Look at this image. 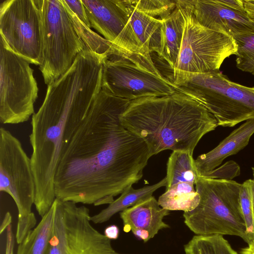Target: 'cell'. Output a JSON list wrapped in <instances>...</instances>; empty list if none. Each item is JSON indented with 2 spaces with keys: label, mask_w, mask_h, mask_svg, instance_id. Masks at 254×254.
<instances>
[{
  "label": "cell",
  "mask_w": 254,
  "mask_h": 254,
  "mask_svg": "<svg viewBox=\"0 0 254 254\" xmlns=\"http://www.w3.org/2000/svg\"><path fill=\"white\" fill-rule=\"evenodd\" d=\"M130 101L101 90L61 155L54 177L57 198L109 204L142 178L151 157L148 147L120 119Z\"/></svg>",
  "instance_id": "obj_1"
},
{
  "label": "cell",
  "mask_w": 254,
  "mask_h": 254,
  "mask_svg": "<svg viewBox=\"0 0 254 254\" xmlns=\"http://www.w3.org/2000/svg\"><path fill=\"white\" fill-rule=\"evenodd\" d=\"M101 90L89 71L72 66L48 85L44 100L32 117L29 135L36 184L34 205L44 214L56 198L54 177L61 155Z\"/></svg>",
  "instance_id": "obj_2"
},
{
  "label": "cell",
  "mask_w": 254,
  "mask_h": 254,
  "mask_svg": "<svg viewBox=\"0 0 254 254\" xmlns=\"http://www.w3.org/2000/svg\"><path fill=\"white\" fill-rule=\"evenodd\" d=\"M120 119L145 142L151 157L165 150L193 154L201 138L218 127L203 105L179 91L131 100Z\"/></svg>",
  "instance_id": "obj_3"
},
{
  "label": "cell",
  "mask_w": 254,
  "mask_h": 254,
  "mask_svg": "<svg viewBox=\"0 0 254 254\" xmlns=\"http://www.w3.org/2000/svg\"><path fill=\"white\" fill-rule=\"evenodd\" d=\"M168 79L177 91L197 101L211 113L218 126L233 127L254 120V86L233 82L219 70L173 73Z\"/></svg>",
  "instance_id": "obj_4"
},
{
  "label": "cell",
  "mask_w": 254,
  "mask_h": 254,
  "mask_svg": "<svg viewBox=\"0 0 254 254\" xmlns=\"http://www.w3.org/2000/svg\"><path fill=\"white\" fill-rule=\"evenodd\" d=\"M195 190L200 199L192 210L184 212V223L197 235H232L246 240L241 212L242 184L233 180L197 176Z\"/></svg>",
  "instance_id": "obj_5"
},
{
  "label": "cell",
  "mask_w": 254,
  "mask_h": 254,
  "mask_svg": "<svg viewBox=\"0 0 254 254\" xmlns=\"http://www.w3.org/2000/svg\"><path fill=\"white\" fill-rule=\"evenodd\" d=\"M52 206L53 224L44 254H128L117 252L93 226L87 207L57 198Z\"/></svg>",
  "instance_id": "obj_6"
},
{
  "label": "cell",
  "mask_w": 254,
  "mask_h": 254,
  "mask_svg": "<svg viewBox=\"0 0 254 254\" xmlns=\"http://www.w3.org/2000/svg\"><path fill=\"white\" fill-rule=\"evenodd\" d=\"M0 191L8 194L17 206L15 235L22 239L37 225L32 212L36 195L35 178L31 158L20 141L2 127L0 128Z\"/></svg>",
  "instance_id": "obj_7"
},
{
  "label": "cell",
  "mask_w": 254,
  "mask_h": 254,
  "mask_svg": "<svg viewBox=\"0 0 254 254\" xmlns=\"http://www.w3.org/2000/svg\"><path fill=\"white\" fill-rule=\"evenodd\" d=\"M38 3L43 56L39 69L49 85L71 66L86 45L76 33L63 0H38Z\"/></svg>",
  "instance_id": "obj_8"
},
{
  "label": "cell",
  "mask_w": 254,
  "mask_h": 254,
  "mask_svg": "<svg viewBox=\"0 0 254 254\" xmlns=\"http://www.w3.org/2000/svg\"><path fill=\"white\" fill-rule=\"evenodd\" d=\"M101 89L130 101L170 95L176 86L163 76L152 58L137 54L112 55L103 64Z\"/></svg>",
  "instance_id": "obj_9"
},
{
  "label": "cell",
  "mask_w": 254,
  "mask_h": 254,
  "mask_svg": "<svg viewBox=\"0 0 254 254\" xmlns=\"http://www.w3.org/2000/svg\"><path fill=\"white\" fill-rule=\"evenodd\" d=\"M185 19L182 42L173 73H207L219 70L224 61L237 51L235 40L201 25L185 0H177Z\"/></svg>",
  "instance_id": "obj_10"
},
{
  "label": "cell",
  "mask_w": 254,
  "mask_h": 254,
  "mask_svg": "<svg viewBox=\"0 0 254 254\" xmlns=\"http://www.w3.org/2000/svg\"><path fill=\"white\" fill-rule=\"evenodd\" d=\"M0 121L18 124L35 113L38 88L30 63L0 40Z\"/></svg>",
  "instance_id": "obj_11"
},
{
  "label": "cell",
  "mask_w": 254,
  "mask_h": 254,
  "mask_svg": "<svg viewBox=\"0 0 254 254\" xmlns=\"http://www.w3.org/2000/svg\"><path fill=\"white\" fill-rule=\"evenodd\" d=\"M0 34L15 54L30 64H42V20L38 0L2 1Z\"/></svg>",
  "instance_id": "obj_12"
},
{
  "label": "cell",
  "mask_w": 254,
  "mask_h": 254,
  "mask_svg": "<svg viewBox=\"0 0 254 254\" xmlns=\"http://www.w3.org/2000/svg\"><path fill=\"white\" fill-rule=\"evenodd\" d=\"M202 26L233 37L254 34V20L247 13L231 8L220 0H185Z\"/></svg>",
  "instance_id": "obj_13"
},
{
  "label": "cell",
  "mask_w": 254,
  "mask_h": 254,
  "mask_svg": "<svg viewBox=\"0 0 254 254\" xmlns=\"http://www.w3.org/2000/svg\"><path fill=\"white\" fill-rule=\"evenodd\" d=\"M128 7V21L115 44L124 54H137L151 58L150 54L158 53L162 40V22L136 9L125 0Z\"/></svg>",
  "instance_id": "obj_14"
},
{
  "label": "cell",
  "mask_w": 254,
  "mask_h": 254,
  "mask_svg": "<svg viewBox=\"0 0 254 254\" xmlns=\"http://www.w3.org/2000/svg\"><path fill=\"white\" fill-rule=\"evenodd\" d=\"M169 214L152 195L121 211L120 215L124 231H131L137 239L146 243L159 231L170 227L163 221Z\"/></svg>",
  "instance_id": "obj_15"
},
{
  "label": "cell",
  "mask_w": 254,
  "mask_h": 254,
  "mask_svg": "<svg viewBox=\"0 0 254 254\" xmlns=\"http://www.w3.org/2000/svg\"><path fill=\"white\" fill-rule=\"evenodd\" d=\"M91 27L114 45L129 17L125 0H82Z\"/></svg>",
  "instance_id": "obj_16"
},
{
  "label": "cell",
  "mask_w": 254,
  "mask_h": 254,
  "mask_svg": "<svg viewBox=\"0 0 254 254\" xmlns=\"http://www.w3.org/2000/svg\"><path fill=\"white\" fill-rule=\"evenodd\" d=\"M254 133V120L246 121L212 150L194 160L198 176H203L220 166L225 159L236 154L249 144Z\"/></svg>",
  "instance_id": "obj_17"
},
{
  "label": "cell",
  "mask_w": 254,
  "mask_h": 254,
  "mask_svg": "<svg viewBox=\"0 0 254 254\" xmlns=\"http://www.w3.org/2000/svg\"><path fill=\"white\" fill-rule=\"evenodd\" d=\"M161 20L162 40L157 54L173 71L181 47L185 19L181 9L176 5L174 11Z\"/></svg>",
  "instance_id": "obj_18"
},
{
  "label": "cell",
  "mask_w": 254,
  "mask_h": 254,
  "mask_svg": "<svg viewBox=\"0 0 254 254\" xmlns=\"http://www.w3.org/2000/svg\"><path fill=\"white\" fill-rule=\"evenodd\" d=\"M165 177L152 185L134 189L130 186L125 190L120 196L98 213L91 216L90 220L94 224H101L109 220L115 214L133 206L138 201L152 196L153 192L162 187H166Z\"/></svg>",
  "instance_id": "obj_19"
},
{
  "label": "cell",
  "mask_w": 254,
  "mask_h": 254,
  "mask_svg": "<svg viewBox=\"0 0 254 254\" xmlns=\"http://www.w3.org/2000/svg\"><path fill=\"white\" fill-rule=\"evenodd\" d=\"M193 184L180 183L166 189L158 202L160 206L169 211L182 210L184 212L194 209L199 202V195Z\"/></svg>",
  "instance_id": "obj_20"
},
{
  "label": "cell",
  "mask_w": 254,
  "mask_h": 254,
  "mask_svg": "<svg viewBox=\"0 0 254 254\" xmlns=\"http://www.w3.org/2000/svg\"><path fill=\"white\" fill-rule=\"evenodd\" d=\"M197 176L193 154L189 152L173 151L167 163L166 189L180 183L195 185Z\"/></svg>",
  "instance_id": "obj_21"
},
{
  "label": "cell",
  "mask_w": 254,
  "mask_h": 254,
  "mask_svg": "<svg viewBox=\"0 0 254 254\" xmlns=\"http://www.w3.org/2000/svg\"><path fill=\"white\" fill-rule=\"evenodd\" d=\"M53 220L52 206L23 241L18 244L16 254H44Z\"/></svg>",
  "instance_id": "obj_22"
},
{
  "label": "cell",
  "mask_w": 254,
  "mask_h": 254,
  "mask_svg": "<svg viewBox=\"0 0 254 254\" xmlns=\"http://www.w3.org/2000/svg\"><path fill=\"white\" fill-rule=\"evenodd\" d=\"M184 248L185 254H238L221 235H195Z\"/></svg>",
  "instance_id": "obj_23"
},
{
  "label": "cell",
  "mask_w": 254,
  "mask_h": 254,
  "mask_svg": "<svg viewBox=\"0 0 254 254\" xmlns=\"http://www.w3.org/2000/svg\"><path fill=\"white\" fill-rule=\"evenodd\" d=\"M65 8L76 33L88 48L100 55L107 57L116 54L117 50L115 45L94 32L91 28L82 23L71 11L66 7Z\"/></svg>",
  "instance_id": "obj_24"
},
{
  "label": "cell",
  "mask_w": 254,
  "mask_h": 254,
  "mask_svg": "<svg viewBox=\"0 0 254 254\" xmlns=\"http://www.w3.org/2000/svg\"><path fill=\"white\" fill-rule=\"evenodd\" d=\"M253 186V179L246 180L242 184L240 193L241 209L246 226L245 241L248 244L254 241Z\"/></svg>",
  "instance_id": "obj_25"
},
{
  "label": "cell",
  "mask_w": 254,
  "mask_h": 254,
  "mask_svg": "<svg viewBox=\"0 0 254 254\" xmlns=\"http://www.w3.org/2000/svg\"><path fill=\"white\" fill-rule=\"evenodd\" d=\"M235 40L238 48L235 55L237 67L254 75V34Z\"/></svg>",
  "instance_id": "obj_26"
},
{
  "label": "cell",
  "mask_w": 254,
  "mask_h": 254,
  "mask_svg": "<svg viewBox=\"0 0 254 254\" xmlns=\"http://www.w3.org/2000/svg\"><path fill=\"white\" fill-rule=\"evenodd\" d=\"M130 3L138 10L152 17L162 20L175 9L177 0H130Z\"/></svg>",
  "instance_id": "obj_27"
},
{
  "label": "cell",
  "mask_w": 254,
  "mask_h": 254,
  "mask_svg": "<svg viewBox=\"0 0 254 254\" xmlns=\"http://www.w3.org/2000/svg\"><path fill=\"white\" fill-rule=\"evenodd\" d=\"M240 174V168L239 165L233 161H230L207 174L200 176L208 178L232 180Z\"/></svg>",
  "instance_id": "obj_28"
},
{
  "label": "cell",
  "mask_w": 254,
  "mask_h": 254,
  "mask_svg": "<svg viewBox=\"0 0 254 254\" xmlns=\"http://www.w3.org/2000/svg\"><path fill=\"white\" fill-rule=\"evenodd\" d=\"M64 6L71 11L85 25L91 28L85 6L82 0H63Z\"/></svg>",
  "instance_id": "obj_29"
},
{
  "label": "cell",
  "mask_w": 254,
  "mask_h": 254,
  "mask_svg": "<svg viewBox=\"0 0 254 254\" xmlns=\"http://www.w3.org/2000/svg\"><path fill=\"white\" fill-rule=\"evenodd\" d=\"M15 240L11 225L6 230L5 254H14Z\"/></svg>",
  "instance_id": "obj_30"
},
{
  "label": "cell",
  "mask_w": 254,
  "mask_h": 254,
  "mask_svg": "<svg viewBox=\"0 0 254 254\" xmlns=\"http://www.w3.org/2000/svg\"><path fill=\"white\" fill-rule=\"evenodd\" d=\"M120 233L119 227L116 225L107 226L104 230V235L109 239L116 240L118 238Z\"/></svg>",
  "instance_id": "obj_31"
},
{
  "label": "cell",
  "mask_w": 254,
  "mask_h": 254,
  "mask_svg": "<svg viewBox=\"0 0 254 254\" xmlns=\"http://www.w3.org/2000/svg\"><path fill=\"white\" fill-rule=\"evenodd\" d=\"M11 215L9 212H7L5 214L4 218L0 225V234H2L4 231H6L7 227L11 225Z\"/></svg>",
  "instance_id": "obj_32"
},
{
  "label": "cell",
  "mask_w": 254,
  "mask_h": 254,
  "mask_svg": "<svg viewBox=\"0 0 254 254\" xmlns=\"http://www.w3.org/2000/svg\"><path fill=\"white\" fill-rule=\"evenodd\" d=\"M244 4L247 13L254 20V0H244Z\"/></svg>",
  "instance_id": "obj_33"
},
{
  "label": "cell",
  "mask_w": 254,
  "mask_h": 254,
  "mask_svg": "<svg viewBox=\"0 0 254 254\" xmlns=\"http://www.w3.org/2000/svg\"><path fill=\"white\" fill-rule=\"evenodd\" d=\"M241 254H254V241L248 244V246L242 249Z\"/></svg>",
  "instance_id": "obj_34"
},
{
  "label": "cell",
  "mask_w": 254,
  "mask_h": 254,
  "mask_svg": "<svg viewBox=\"0 0 254 254\" xmlns=\"http://www.w3.org/2000/svg\"><path fill=\"white\" fill-rule=\"evenodd\" d=\"M253 170V182H254V186H253V205H254V167H252Z\"/></svg>",
  "instance_id": "obj_35"
}]
</instances>
